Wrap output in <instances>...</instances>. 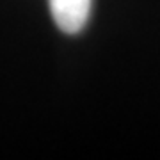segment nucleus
I'll list each match as a JSON object with an SVG mask.
<instances>
[{
  "label": "nucleus",
  "mask_w": 160,
  "mask_h": 160,
  "mask_svg": "<svg viewBox=\"0 0 160 160\" xmlns=\"http://www.w3.org/2000/svg\"><path fill=\"white\" fill-rule=\"evenodd\" d=\"M50 9L59 29L75 34L86 25L91 0H50Z\"/></svg>",
  "instance_id": "1"
}]
</instances>
